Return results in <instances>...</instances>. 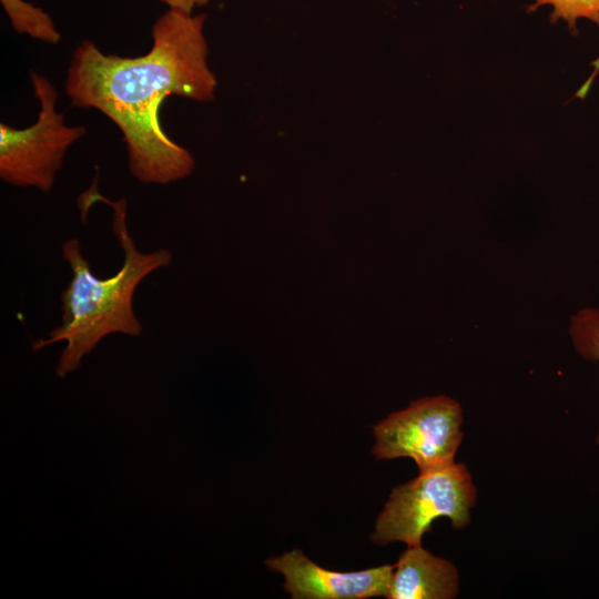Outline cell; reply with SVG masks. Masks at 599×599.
Segmentation results:
<instances>
[{
    "label": "cell",
    "instance_id": "cell-1",
    "mask_svg": "<svg viewBox=\"0 0 599 599\" xmlns=\"http://www.w3.org/2000/svg\"><path fill=\"white\" fill-rule=\"evenodd\" d=\"M206 16L167 9L152 24V45L143 55L102 52L92 40L74 49L64 81L72 105L94 109L119 129L131 174L143 184L165 185L190 176L193 155L160 123L169 95L195 102L214 99L217 80L209 63Z\"/></svg>",
    "mask_w": 599,
    "mask_h": 599
},
{
    "label": "cell",
    "instance_id": "cell-2",
    "mask_svg": "<svg viewBox=\"0 0 599 599\" xmlns=\"http://www.w3.org/2000/svg\"><path fill=\"white\" fill-rule=\"evenodd\" d=\"M98 201L113 210L112 231L122 248L123 263L114 275L99 278L83 256L79 240L69 238L62 244L63 260L72 273L61 293L62 322L45 338L33 343V349L38 351L65 342L55 370L59 377L77 370L82 358L105 336L114 333L141 335L142 324L133 309L134 292L146 276L169 266L173 260L172 252L166 248L141 252L128 229L125 200H108L98 192L95 184L79 199L83 221L92 203Z\"/></svg>",
    "mask_w": 599,
    "mask_h": 599
},
{
    "label": "cell",
    "instance_id": "cell-3",
    "mask_svg": "<svg viewBox=\"0 0 599 599\" xmlns=\"http://www.w3.org/2000/svg\"><path fill=\"white\" fill-rule=\"evenodd\" d=\"M476 497L471 475L461 463L422 470L392 490L370 540L379 546L394 541L422 545L423 536L439 517H447L455 529H461L470 524Z\"/></svg>",
    "mask_w": 599,
    "mask_h": 599
},
{
    "label": "cell",
    "instance_id": "cell-4",
    "mask_svg": "<svg viewBox=\"0 0 599 599\" xmlns=\"http://www.w3.org/2000/svg\"><path fill=\"white\" fill-rule=\"evenodd\" d=\"M29 77L39 103L38 115L33 124L23 129L0 124V177L13 186L49 192L67 152L87 129L65 123L57 106L59 93L49 79L34 70Z\"/></svg>",
    "mask_w": 599,
    "mask_h": 599
},
{
    "label": "cell",
    "instance_id": "cell-5",
    "mask_svg": "<svg viewBox=\"0 0 599 599\" xmlns=\"http://www.w3.org/2000/svg\"><path fill=\"white\" fill-rule=\"evenodd\" d=\"M463 409L440 395L414 400L373 429L377 459L412 458L419 471L450 464L463 439Z\"/></svg>",
    "mask_w": 599,
    "mask_h": 599
},
{
    "label": "cell",
    "instance_id": "cell-6",
    "mask_svg": "<svg viewBox=\"0 0 599 599\" xmlns=\"http://www.w3.org/2000/svg\"><path fill=\"white\" fill-rule=\"evenodd\" d=\"M285 577L284 590L293 599H366L386 597L395 565L342 572L323 568L294 549L265 561Z\"/></svg>",
    "mask_w": 599,
    "mask_h": 599
},
{
    "label": "cell",
    "instance_id": "cell-7",
    "mask_svg": "<svg viewBox=\"0 0 599 599\" xmlns=\"http://www.w3.org/2000/svg\"><path fill=\"white\" fill-rule=\"evenodd\" d=\"M459 591L456 567L422 545L407 546L392 576L388 599H453Z\"/></svg>",
    "mask_w": 599,
    "mask_h": 599
},
{
    "label": "cell",
    "instance_id": "cell-8",
    "mask_svg": "<svg viewBox=\"0 0 599 599\" xmlns=\"http://www.w3.org/2000/svg\"><path fill=\"white\" fill-rule=\"evenodd\" d=\"M0 2L18 34H26L48 44H58L61 41V34L51 16L42 8L24 0H0Z\"/></svg>",
    "mask_w": 599,
    "mask_h": 599
},
{
    "label": "cell",
    "instance_id": "cell-9",
    "mask_svg": "<svg viewBox=\"0 0 599 599\" xmlns=\"http://www.w3.org/2000/svg\"><path fill=\"white\" fill-rule=\"evenodd\" d=\"M569 334L575 349L582 358L599 363V308L586 307L572 315ZM596 443L599 446V434Z\"/></svg>",
    "mask_w": 599,
    "mask_h": 599
},
{
    "label": "cell",
    "instance_id": "cell-10",
    "mask_svg": "<svg viewBox=\"0 0 599 599\" xmlns=\"http://www.w3.org/2000/svg\"><path fill=\"white\" fill-rule=\"evenodd\" d=\"M551 6L550 22L564 20L572 35H578V20L587 19L599 27V0H532L527 12H535L538 8Z\"/></svg>",
    "mask_w": 599,
    "mask_h": 599
},
{
    "label": "cell",
    "instance_id": "cell-11",
    "mask_svg": "<svg viewBox=\"0 0 599 599\" xmlns=\"http://www.w3.org/2000/svg\"><path fill=\"white\" fill-rule=\"evenodd\" d=\"M167 9L192 14L197 8L207 4L211 0H159Z\"/></svg>",
    "mask_w": 599,
    "mask_h": 599
},
{
    "label": "cell",
    "instance_id": "cell-12",
    "mask_svg": "<svg viewBox=\"0 0 599 599\" xmlns=\"http://www.w3.org/2000/svg\"><path fill=\"white\" fill-rule=\"evenodd\" d=\"M593 65H595V68L597 69V70L595 71V73H596V72L598 71V69H599V59L596 60V61L593 62Z\"/></svg>",
    "mask_w": 599,
    "mask_h": 599
}]
</instances>
